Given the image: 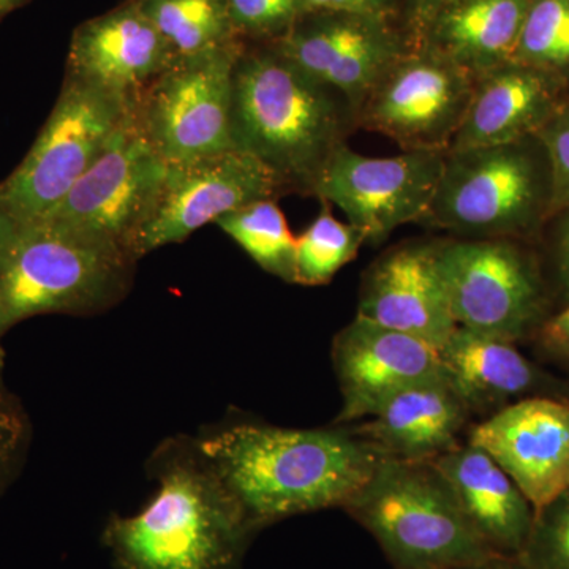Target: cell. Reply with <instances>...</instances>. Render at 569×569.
Returning a JSON list of instances; mask_svg holds the SVG:
<instances>
[{
	"instance_id": "cell-1",
	"label": "cell",
	"mask_w": 569,
	"mask_h": 569,
	"mask_svg": "<svg viewBox=\"0 0 569 569\" xmlns=\"http://www.w3.org/2000/svg\"><path fill=\"white\" fill-rule=\"evenodd\" d=\"M254 531L346 508L383 456L351 429H287L233 419L194 437Z\"/></svg>"
},
{
	"instance_id": "cell-2",
	"label": "cell",
	"mask_w": 569,
	"mask_h": 569,
	"mask_svg": "<svg viewBox=\"0 0 569 569\" xmlns=\"http://www.w3.org/2000/svg\"><path fill=\"white\" fill-rule=\"evenodd\" d=\"M157 490L140 512L103 530L116 569H239L257 531L194 437L168 438L149 459Z\"/></svg>"
},
{
	"instance_id": "cell-3",
	"label": "cell",
	"mask_w": 569,
	"mask_h": 569,
	"mask_svg": "<svg viewBox=\"0 0 569 569\" xmlns=\"http://www.w3.org/2000/svg\"><path fill=\"white\" fill-rule=\"evenodd\" d=\"M356 127L353 108L339 92L313 80L274 44L246 43L234 67V149L266 164L287 193L312 197Z\"/></svg>"
},
{
	"instance_id": "cell-4",
	"label": "cell",
	"mask_w": 569,
	"mask_h": 569,
	"mask_svg": "<svg viewBox=\"0 0 569 569\" xmlns=\"http://www.w3.org/2000/svg\"><path fill=\"white\" fill-rule=\"evenodd\" d=\"M137 264L108 239L0 209V335L33 317L102 316L130 293Z\"/></svg>"
},
{
	"instance_id": "cell-5",
	"label": "cell",
	"mask_w": 569,
	"mask_h": 569,
	"mask_svg": "<svg viewBox=\"0 0 569 569\" xmlns=\"http://www.w3.org/2000/svg\"><path fill=\"white\" fill-rule=\"evenodd\" d=\"M346 511L395 569H459L497 557L432 460L383 458Z\"/></svg>"
},
{
	"instance_id": "cell-6",
	"label": "cell",
	"mask_w": 569,
	"mask_h": 569,
	"mask_svg": "<svg viewBox=\"0 0 569 569\" xmlns=\"http://www.w3.org/2000/svg\"><path fill=\"white\" fill-rule=\"evenodd\" d=\"M550 217V173L537 137L449 151L422 227L458 239H519Z\"/></svg>"
},
{
	"instance_id": "cell-7",
	"label": "cell",
	"mask_w": 569,
	"mask_h": 569,
	"mask_svg": "<svg viewBox=\"0 0 569 569\" xmlns=\"http://www.w3.org/2000/svg\"><path fill=\"white\" fill-rule=\"evenodd\" d=\"M132 116V97L66 73L39 137L17 170L0 183V209L20 217L50 212Z\"/></svg>"
},
{
	"instance_id": "cell-8",
	"label": "cell",
	"mask_w": 569,
	"mask_h": 569,
	"mask_svg": "<svg viewBox=\"0 0 569 569\" xmlns=\"http://www.w3.org/2000/svg\"><path fill=\"white\" fill-rule=\"evenodd\" d=\"M438 266L459 328L531 342L552 316L538 258L515 239L440 242Z\"/></svg>"
},
{
	"instance_id": "cell-9",
	"label": "cell",
	"mask_w": 569,
	"mask_h": 569,
	"mask_svg": "<svg viewBox=\"0 0 569 569\" xmlns=\"http://www.w3.org/2000/svg\"><path fill=\"white\" fill-rule=\"evenodd\" d=\"M246 43L176 58L133 99V119L168 164L228 151L233 142L234 67Z\"/></svg>"
},
{
	"instance_id": "cell-10",
	"label": "cell",
	"mask_w": 569,
	"mask_h": 569,
	"mask_svg": "<svg viewBox=\"0 0 569 569\" xmlns=\"http://www.w3.org/2000/svg\"><path fill=\"white\" fill-rule=\"evenodd\" d=\"M475 86L477 78L462 67L413 44L367 96L356 122L385 134L402 151L447 153Z\"/></svg>"
},
{
	"instance_id": "cell-11",
	"label": "cell",
	"mask_w": 569,
	"mask_h": 569,
	"mask_svg": "<svg viewBox=\"0 0 569 569\" xmlns=\"http://www.w3.org/2000/svg\"><path fill=\"white\" fill-rule=\"evenodd\" d=\"M443 152L403 151L367 157L343 144L328 163L312 197L335 204L372 246L397 228L419 223L436 197Z\"/></svg>"
},
{
	"instance_id": "cell-12",
	"label": "cell",
	"mask_w": 569,
	"mask_h": 569,
	"mask_svg": "<svg viewBox=\"0 0 569 569\" xmlns=\"http://www.w3.org/2000/svg\"><path fill=\"white\" fill-rule=\"evenodd\" d=\"M283 194L287 190L279 178L247 152L228 151L168 164L159 201L133 239L130 253L140 261L162 247L186 241L228 213Z\"/></svg>"
},
{
	"instance_id": "cell-13",
	"label": "cell",
	"mask_w": 569,
	"mask_h": 569,
	"mask_svg": "<svg viewBox=\"0 0 569 569\" xmlns=\"http://www.w3.org/2000/svg\"><path fill=\"white\" fill-rule=\"evenodd\" d=\"M167 171L168 163L132 116L61 203L41 217L108 239L130 253L133 239L156 209Z\"/></svg>"
},
{
	"instance_id": "cell-14",
	"label": "cell",
	"mask_w": 569,
	"mask_h": 569,
	"mask_svg": "<svg viewBox=\"0 0 569 569\" xmlns=\"http://www.w3.org/2000/svg\"><path fill=\"white\" fill-rule=\"evenodd\" d=\"M302 71L339 92L358 116L367 96L411 47L399 20L353 13H306L276 41Z\"/></svg>"
},
{
	"instance_id": "cell-15",
	"label": "cell",
	"mask_w": 569,
	"mask_h": 569,
	"mask_svg": "<svg viewBox=\"0 0 569 569\" xmlns=\"http://www.w3.org/2000/svg\"><path fill=\"white\" fill-rule=\"evenodd\" d=\"M467 441L507 471L535 511L569 489V399L519 400L468 427Z\"/></svg>"
},
{
	"instance_id": "cell-16",
	"label": "cell",
	"mask_w": 569,
	"mask_h": 569,
	"mask_svg": "<svg viewBox=\"0 0 569 569\" xmlns=\"http://www.w3.org/2000/svg\"><path fill=\"white\" fill-rule=\"evenodd\" d=\"M342 410L337 422L369 419L399 392L447 376L440 351L359 316L332 342Z\"/></svg>"
},
{
	"instance_id": "cell-17",
	"label": "cell",
	"mask_w": 569,
	"mask_h": 569,
	"mask_svg": "<svg viewBox=\"0 0 569 569\" xmlns=\"http://www.w3.org/2000/svg\"><path fill=\"white\" fill-rule=\"evenodd\" d=\"M440 242H407L367 269L356 316L376 321L440 351L456 331L440 266Z\"/></svg>"
},
{
	"instance_id": "cell-18",
	"label": "cell",
	"mask_w": 569,
	"mask_h": 569,
	"mask_svg": "<svg viewBox=\"0 0 569 569\" xmlns=\"http://www.w3.org/2000/svg\"><path fill=\"white\" fill-rule=\"evenodd\" d=\"M174 59L137 0H123L74 29L66 73L134 99Z\"/></svg>"
},
{
	"instance_id": "cell-19",
	"label": "cell",
	"mask_w": 569,
	"mask_h": 569,
	"mask_svg": "<svg viewBox=\"0 0 569 569\" xmlns=\"http://www.w3.org/2000/svg\"><path fill=\"white\" fill-rule=\"evenodd\" d=\"M449 381L471 415H492L537 396L569 399L565 378L542 369L519 350L518 343L456 328L440 350Z\"/></svg>"
},
{
	"instance_id": "cell-20",
	"label": "cell",
	"mask_w": 569,
	"mask_h": 569,
	"mask_svg": "<svg viewBox=\"0 0 569 569\" xmlns=\"http://www.w3.org/2000/svg\"><path fill=\"white\" fill-rule=\"evenodd\" d=\"M567 91L563 82L522 63L509 62L488 71L477 78L470 108L449 151L537 137L568 100Z\"/></svg>"
},
{
	"instance_id": "cell-21",
	"label": "cell",
	"mask_w": 569,
	"mask_h": 569,
	"mask_svg": "<svg viewBox=\"0 0 569 569\" xmlns=\"http://www.w3.org/2000/svg\"><path fill=\"white\" fill-rule=\"evenodd\" d=\"M470 417L447 373L399 392L351 430L383 458L433 460L462 443Z\"/></svg>"
},
{
	"instance_id": "cell-22",
	"label": "cell",
	"mask_w": 569,
	"mask_h": 569,
	"mask_svg": "<svg viewBox=\"0 0 569 569\" xmlns=\"http://www.w3.org/2000/svg\"><path fill=\"white\" fill-rule=\"evenodd\" d=\"M432 462L485 545L497 557H519L533 526L535 508L507 471L467 440Z\"/></svg>"
},
{
	"instance_id": "cell-23",
	"label": "cell",
	"mask_w": 569,
	"mask_h": 569,
	"mask_svg": "<svg viewBox=\"0 0 569 569\" xmlns=\"http://www.w3.org/2000/svg\"><path fill=\"white\" fill-rule=\"evenodd\" d=\"M530 0H456L415 41L475 78L512 62Z\"/></svg>"
},
{
	"instance_id": "cell-24",
	"label": "cell",
	"mask_w": 569,
	"mask_h": 569,
	"mask_svg": "<svg viewBox=\"0 0 569 569\" xmlns=\"http://www.w3.org/2000/svg\"><path fill=\"white\" fill-rule=\"evenodd\" d=\"M170 44L176 58L204 54L244 43L236 33L224 0H137Z\"/></svg>"
},
{
	"instance_id": "cell-25",
	"label": "cell",
	"mask_w": 569,
	"mask_h": 569,
	"mask_svg": "<svg viewBox=\"0 0 569 569\" xmlns=\"http://www.w3.org/2000/svg\"><path fill=\"white\" fill-rule=\"evenodd\" d=\"M276 201L247 206L217 220L216 224L264 272L295 283L296 238Z\"/></svg>"
},
{
	"instance_id": "cell-26",
	"label": "cell",
	"mask_w": 569,
	"mask_h": 569,
	"mask_svg": "<svg viewBox=\"0 0 569 569\" xmlns=\"http://www.w3.org/2000/svg\"><path fill=\"white\" fill-rule=\"evenodd\" d=\"M366 242V234L359 228L337 220L331 204L323 203L320 216L296 238L295 283L328 284L340 269L358 257Z\"/></svg>"
},
{
	"instance_id": "cell-27",
	"label": "cell",
	"mask_w": 569,
	"mask_h": 569,
	"mask_svg": "<svg viewBox=\"0 0 569 569\" xmlns=\"http://www.w3.org/2000/svg\"><path fill=\"white\" fill-rule=\"evenodd\" d=\"M512 62L542 71L569 89V0H530Z\"/></svg>"
},
{
	"instance_id": "cell-28",
	"label": "cell",
	"mask_w": 569,
	"mask_h": 569,
	"mask_svg": "<svg viewBox=\"0 0 569 569\" xmlns=\"http://www.w3.org/2000/svg\"><path fill=\"white\" fill-rule=\"evenodd\" d=\"M518 559L526 569H569V489L535 511Z\"/></svg>"
},
{
	"instance_id": "cell-29",
	"label": "cell",
	"mask_w": 569,
	"mask_h": 569,
	"mask_svg": "<svg viewBox=\"0 0 569 569\" xmlns=\"http://www.w3.org/2000/svg\"><path fill=\"white\" fill-rule=\"evenodd\" d=\"M231 24L244 43L282 40L306 14L302 0H224Z\"/></svg>"
},
{
	"instance_id": "cell-30",
	"label": "cell",
	"mask_w": 569,
	"mask_h": 569,
	"mask_svg": "<svg viewBox=\"0 0 569 569\" xmlns=\"http://www.w3.org/2000/svg\"><path fill=\"white\" fill-rule=\"evenodd\" d=\"M31 436V421L24 407L0 380V496L20 473Z\"/></svg>"
},
{
	"instance_id": "cell-31",
	"label": "cell",
	"mask_w": 569,
	"mask_h": 569,
	"mask_svg": "<svg viewBox=\"0 0 569 569\" xmlns=\"http://www.w3.org/2000/svg\"><path fill=\"white\" fill-rule=\"evenodd\" d=\"M537 138L549 163L550 217H557L569 209V99L539 130Z\"/></svg>"
},
{
	"instance_id": "cell-32",
	"label": "cell",
	"mask_w": 569,
	"mask_h": 569,
	"mask_svg": "<svg viewBox=\"0 0 569 569\" xmlns=\"http://www.w3.org/2000/svg\"><path fill=\"white\" fill-rule=\"evenodd\" d=\"M531 342L539 358L560 370L569 383V306L553 312Z\"/></svg>"
},
{
	"instance_id": "cell-33",
	"label": "cell",
	"mask_w": 569,
	"mask_h": 569,
	"mask_svg": "<svg viewBox=\"0 0 569 569\" xmlns=\"http://www.w3.org/2000/svg\"><path fill=\"white\" fill-rule=\"evenodd\" d=\"M306 13H353L399 20L403 0H302Z\"/></svg>"
},
{
	"instance_id": "cell-34",
	"label": "cell",
	"mask_w": 569,
	"mask_h": 569,
	"mask_svg": "<svg viewBox=\"0 0 569 569\" xmlns=\"http://www.w3.org/2000/svg\"><path fill=\"white\" fill-rule=\"evenodd\" d=\"M552 242V272L561 307L569 306V209L561 212Z\"/></svg>"
},
{
	"instance_id": "cell-35",
	"label": "cell",
	"mask_w": 569,
	"mask_h": 569,
	"mask_svg": "<svg viewBox=\"0 0 569 569\" xmlns=\"http://www.w3.org/2000/svg\"><path fill=\"white\" fill-rule=\"evenodd\" d=\"M456 0H403V26H406L411 41H417L426 26L440 13L441 10L455 3Z\"/></svg>"
},
{
	"instance_id": "cell-36",
	"label": "cell",
	"mask_w": 569,
	"mask_h": 569,
	"mask_svg": "<svg viewBox=\"0 0 569 569\" xmlns=\"http://www.w3.org/2000/svg\"><path fill=\"white\" fill-rule=\"evenodd\" d=\"M459 569H526V567L520 563L518 557H493V559L485 561V563Z\"/></svg>"
},
{
	"instance_id": "cell-37",
	"label": "cell",
	"mask_w": 569,
	"mask_h": 569,
	"mask_svg": "<svg viewBox=\"0 0 569 569\" xmlns=\"http://www.w3.org/2000/svg\"><path fill=\"white\" fill-rule=\"evenodd\" d=\"M31 0H0V21L6 20L13 11L28 6Z\"/></svg>"
},
{
	"instance_id": "cell-38",
	"label": "cell",
	"mask_w": 569,
	"mask_h": 569,
	"mask_svg": "<svg viewBox=\"0 0 569 569\" xmlns=\"http://www.w3.org/2000/svg\"><path fill=\"white\" fill-rule=\"evenodd\" d=\"M2 337L0 335V380H3V367H6V350H3Z\"/></svg>"
}]
</instances>
